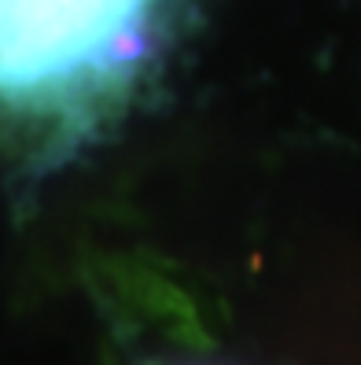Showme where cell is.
<instances>
[{"instance_id": "1", "label": "cell", "mask_w": 361, "mask_h": 365, "mask_svg": "<svg viewBox=\"0 0 361 365\" xmlns=\"http://www.w3.org/2000/svg\"><path fill=\"white\" fill-rule=\"evenodd\" d=\"M159 0H0V137L56 148L96 122L147 52Z\"/></svg>"}]
</instances>
